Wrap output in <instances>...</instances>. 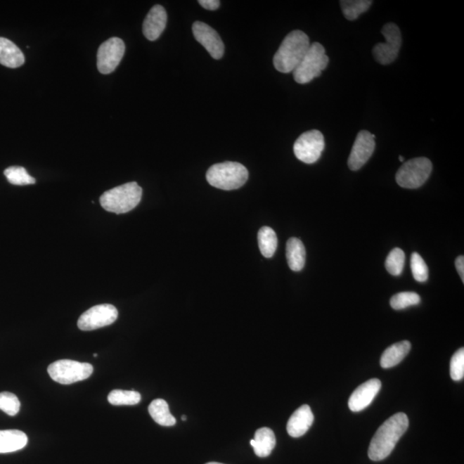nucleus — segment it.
Wrapping results in <instances>:
<instances>
[{"label":"nucleus","mask_w":464,"mask_h":464,"mask_svg":"<svg viewBox=\"0 0 464 464\" xmlns=\"http://www.w3.org/2000/svg\"><path fill=\"white\" fill-rule=\"evenodd\" d=\"M432 162L427 157H416L402 165L396 176L398 185L401 188L415 189L421 187L430 176Z\"/></svg>","instance_id":"423d86ee"},{"label":"nucleus","mask_w":464,"mask_h":464,"mask_svg":"<svg viewBox=\"0 0 464 464\" xmlns=\"http://www.w3.org/2000/svg\"><path fill=\"white\" fill-rule=\"evenodd\" d=\"M411 350V343L408 340L394 343V345L387 348L382 354L380 365L382 368L389 369L396 366L405 359Z\"/></svg>","instance_id":"6ab92c4d"},{"label":"nucleus","mask_w":464,"mask_h":464,"mask_svg":"<svg viewBox=\"0 0 464 464\" xmlns=\"http://www.w3.org/2000/svg\"><path fill=\"white\" fill-rule=\"evenodd\" d=\"M206 464H223V463L212 462V463H206Z\"/></svg>","instance_id":"c9c22d12"},{"label":"nucleus","mask_w":464,"mask_h":464,"mask_svg":"<svg viewBox=\"0 0 464 464\" xmlns=\"http://www.w3.org/2000/svg\"><path fill=\"white\" fill-rule=\"evenodd\" d=\"M20 401L15 394L11 392L0 393V409L8 415L15 416L20 410Z\"/></svg>","instance_id":"c85d7f7f"},{"label":"nucleus","mask_w":464,"mask_h":464,"mask_svg":"<svg viewBox=\"0 0 464 464\" xmlns=\"http://www.w3.org/2000/svg\"><path fill=\"white\" fill-rule=\"evenodd\" d=\"M311 46L307 34L293 30L285 37L273 57L274 67L282 73L292 72Z\"/></svg>","instance_id":"f03ea898"},{"label":"nucleus","mask_w":464,"mask_h":464,"mask_svg":"<svg viewBox=\"0 0 464 464\" xmlns=\"http://www.w3.org/2000/svg\"><path fill=\"white\" fill-rule=\"evenodd\" d=\"M199 4L205 9L209 11H215L220 6V1H218V0H200Z\"/></svg>","instance_id":"2f4dec72"},{"label":"nucleus","mask_w":464,"mask_h":464,"mask_svg":"<svg viewBox=\"0 0 464 464\" xmlns=\"http://www.w3.org/2000/svg\"><path fill=\"white\" fill-rule=\"evenodd\" d=\"M385 42H381L374 46L373 56L379 64L389 65L396 60L401 46L400 29L393 22L387 23L381 30Z\"/></svg>","instance_id":"6e6552de"},{"label":"nucleus","mask_w":464,"mask_h":464,"mask_svg":"<svg viewBox=\"0 0 464 464\" xmlns=\"http://www.w3.org/2000/svg\"><path fill=\"white\" fill-rule=\"evenodd\" d=\"M405 265V254L404 250L396 247L390 251L386 259L385 268L394 276H400L404 271Z\"/></svg>","instance_id":"bb28decb"},{"label":"nucleus","mask_w":464,"mask_h":464,"mask_svg":"<svg viewBox=\"0 0 464 464\" xmlns=\"http://www.w3.org/2000/svg\"><path fill=\"white\" fill-rule=\"evenodd\" d=\"M93 370L91 363L61 359L52 363L48 373L53 381L61 385H72L90 378Z\"/></svg>","instance_id":"0eeeda50"},{"label":"nucleus","mask_w":464,"mask_h":464,"mask_svg":"<svg viewBox=\"0 0 464 464\" xmlns=\"http://www.w3.org/2000/svg\"><path fill=\"white\" fill-rule=\"evenodd\" d=\"M142 188L131 181L103 193L100 204L103 209L116 214H127L136 207L142 198Z\"/></svg>","instance_id":"7ed1b4c3"},{"label":"nucleus","mask_w":464,"mask_h":464,"mask_svg":"<svg viewBox=\"0 0 464 464\" xmlns=\"http://www.w3.org/2000/svg\"><path fill=\"white\" fill-rule=\"evenodd\" d=\"M456 269L458 270L460 277L463 283H464V257L463 255H460L458 258L456 259L455 262Z\"/></svg>","instance_id":"473e14b6"},{"label":"nucleus","mask_w":464,"mask_h":464,"mask_svg":"<svg viewBox=\"0 0 464 464\" xmlns=\"http://www.w3.org/2000/svg\"><path fill=\"white\" fill-rule=\"evenodd\" d=\"M254 453L259 458H266L276 446V435L269 427L258 429L254 434V439L250 441Z\"/></svg>","instance_id":"a211bd4d"},{"label":"nucleus","mask_w":464,"mask_h":464,"mask_svg":"<svg viewBox=\"0 0 464 464\" xmlns=\"http://www.w3.org/2000/svg\"><path fill=\"white\" fill-rule=\"evenodd\" d=\"M118 311L114 305H96L85 311L77 321V327L83 331H91L108 326L117 319Z\"/></svg>","instance_id":"9d476101"},{"label":"nucleus","mask_w":464,"mask_h":464,"mask_svg":"<svg viewBox=\"0 0 464 464\" xmlns=\"http://www.w3.org/2000/svg\"><path fill=\"white\" fill-rule=\"evenodd\" d=\"M108 401L114 406H133L141 401V394L135 390L115 389L108 394Z\"/></svg>","instance_id":"393cba45"},{"label":"nucleus","mask_w":464,"mask_h":464,"mask_svg":"<svg viewBox=\"0 0 464 464\" xmlns=\"http://www.w3.org/2000/svg\"><path fill=\"white\" fill-rule=\"evenodd\" d=\"M399 160H400L401 162H404V157H402V156H399Z\"/></svg>","instance_id":"f704fd0d"},{"label":"nucleus","mask_w":464,"mask_h":464,"mask_svg":"<svg viewBox=\"0 0 464 464\" xmlns=\"http://www.w3.org/2000/svg\"><path fill=\"white\" fill-rule=\"evenodd\" d=\"M181 420H183V421L187 420V416H186V415L181 416Z\"/></svg>","instance_id":"72a5a7b5"},{"label":"nucleus","mask_w":464,"mask_h":464,"mask_svg":"<svg viewBox=\"0 0 464 464\" xmlns=\"http://www.w3.org/2000/svg\"><path fill=\"white\" fill-rule=\"evenodd\" d=\"M249 178L245 166L236 162H224L209 168L207 180L212 187L222 191H234L243 187Z\"/></svg>","instance_id":"20e7f679"},{"label":"nucleus","mask_w":464,"mask_h":464,"mask_svg":"<svg viewBox=\"0 0 464 464\" xmlns=\"http://www.w3.org/2000/svg\"><path fill=\"white\" fill-rule=\"evenodd\" d=\"M314 423V415L309 405L301 406L294 412L286 425L288 434L292 438H300L307 433Z\"/></svg>","instance_id":"dca6fc26"},{"label":"nucleus","mask_w":464,"mask_h":464,"mask_svg":"<svg viewBox=\"0 0 464 464\" xmlns=\"http://www.w3.org/2000/svg\"><path fill=\"white\" fill-rule=\"evenodd\" d=\"M125 49V44L121 38L112 37L104 41L98 52V71L103 75L113 72L121 63Z\"/></svg>","instance_id":"9b49d317"},{"label":"nucleus","mask_w":464,"mask_h":464,"mask_svg":"<svg viewBox=\"0 0 464 464\" xmlns=\"http://www.w3.org/2000/svg\"><path fill=\"white\" fill-rule=\"evenodd\" d=\"M25 63L21 49L7 38L0 37V64L9 68H18Z\"/></svg>","instance_id":"f3484780"},{"label":"nucleus","mask_w":464,"mask_h":464,"mask_svg":"<svg viewBox=\"0 0 464 464\" xmlns=\"http://www.w3.org/2000/svg\"><path fill=\"white\" fill-rule=\"evenodd\" d=\"M258 243L263 257H272L276 253L278 245L276 231L269 226L262 227L258 232Z\"/></svg>","instance_id":"5701e85b"},{"label":"nucleus","mask_w":464,"mask_h":464,"mask_svg":"<svg viewBox=\"0 0 464 464\" xmlns=\"http://www.w3.org/2000/svg\"><path fill=\"white\" fill-rule=\"evenodd\" d=\"M420 303V297L416 292H404L396 294L390 299V305L394 309L399 311L412 305Z\"/></svg>","instance_id":"cd10ccee"},{"label":"nucleus","mask_w":464,"mask_h":464,"mask_svg":"<svg viewBox=\"0 0 464 464\" xmlns=\"http://www.w3.org/2000/svg\"><path fill=\"white\" fill-rule=\"evenodd\" d=\"M192 30L196 41L207 49L210 56L215 60L221 59L224 53V45L217 31L202 22L193 23Z\"/></svg>","instance_id":"ddd939ff"},{"label":"nucleus","mask_w":464,"mask_h":464,"mask_svg":"<svg viewBox=\"0 0 464 464\" xmlns=\"http://www.w3.org/2000/svg\"><path fill=\"white\" fill-rule=\"evenodd\" d=\"M411 269L416 281L425 282L428 278V268L423 258L416 252L411 255Z\"/></svg>","instance_id":"c756f323"},{"label":"nucleus","mask_w":464,"mask_h":464,"mask_svg":"<svg viewBox=\"0 0 464 464\" xmlns=\"http://www.w3.org/2000/svg\"><path fill=\"white\" fill-rule=\"evenodd\" d=\"M28 443V437L18 430L0 431V454L22 450Z\"/></svg>","instance_id":"412c9836"},{"label":"nucleus","mask_w":464,"mask_h":464,"mask_svg":"<svg viewBox=\"0 0 464 464\" xmlns=\"http://www.w3.org/2000/svg\"><path fill=\"white\" fill-rule=\"evenodd\" d=\"M340 3L343 15H345L347 20L353 21L357 19L359 15L368 11L373 1L370 0H342Z\"/></svg>","instance_id":"b1692460"},{"label":"nucleus","mask_w":464,"mask_h":464,"mask_svg":"<svg viewBox=\"0 0 464 464\" xmlns=\"http://www.w3.org/2000/svg\"><path fill=\"white\" fill-rule=\"evenodd\" d=\"M286 259H288L289 268L294 272H299L304 269L307 251L304 243L296 238H290L286 243Z\"/></svg>","instance_id":"aec40b11"},{"label":"nucleus","mask_w":464,"mask_h":464,"mask_svg":"<svg viewBox=\"0 0 464 464\" xmlns=\"http://www.w3.org/2000/svg\"><path fill=\"white\" fill-rule=\"evenodd\" d=\"M324 147L323 134L318 130H311L300 135L294 144L293 150L297 160L311 165L318 161Z\"/></svg>","instance_id":"1a4fd4ad"},{"label":"nucleus","mask_w":464,"mask_h":464,"mask_svg":"<svg viewBox=\"0 0 464 464\" xmlns=\"http://www.w3.org/2000/svg\"><path fill=\"white\" fill-rule=\"evenodd\" d=\"M167 25V13L164 7L154 6L143 22V34L149 41H156Z\"/></svg>","instance_id":"2eb2a0df"},{"label":"nucleus","mask_w":464,"mask_h":464,"mask_svg":"<svg viewBox=\"0 0 464 464\" xmlns=\"http://www.w3.org/2000/svg\"><path fill=\"white\" fill-rule=\"evenodd\" d=\"M451 377L454 381L462 380L464 376V349L460 348L452 356L450 365Z\"/></svg>","instance_id":"7c9ffc66"},{"label":"nucleus","mask_w":464,"mask_h":464,"mask_svg":"<svg viewBox=\"0 0 464 464\" xmlns=\"http://www.w3.org/2000/svg\"><path fill=\"white\" fill-rule=\"evenodd\" d=\"M328 57L322 44L314 42L311 44L307 54L295 70L293 77L297 83L304 84L311 82L322 75L328 64Z\"/></svg>","instance_id":"39448f33"},{"label":"nucleus","mask_w":464,"mask_h":464,"mask_svg":"<svg viewBox=\"0 0 464 464\" xmlns=\"http://www.w3.org/2000/svg\"><path fill=\"white\" fill-rule=\"evenodd\" d=\"M148 410L155 423L162 427H172L176 423V418L170 413L169 405L165 400H154L150 404Z\"/></svg>","instance_id":"4be33fe9"},{"label":"nucleus","mask_w":464,"mask_h":464,"mask_svg":"<svg viewBox=\"0 0 464 464\" xmlns=\"http://www.w3.org/2000/svg\"><path fill=\"white\" fill-rule=\"evenodd\" d=\"M6 177L10 183L25 186L36 183V179L31 176L27 170L20 166H13L5 170Z\"/></svg>","instance_id":"a878e982"},{"label":"nucleus","mask_w":464,"mask_h":464,"mask_svg":"<svg viewBox=\"0 0 464 464\" xmlns=\"http://www.w3.org/2000/svg\"><path fill=\"white\" fill-rule=\"evenodd\" d=\"M408 416L404 413H397L389 418L370 441L368 456L373 461L378 462L388 458L401 436L408 427Z\"/></svg>","instance_id":"f257e3e1"},{"label":"nucleus","mask_w":464,"mask_h":464,"mask_svg":"<svg viewBox=\"0 0 464 464\" xmlns=\"http://www.w3.org/2000/svg\"><path fill=\"white\" fill-rule=\"evenodd\" d=\"M376 142L374 134L366 130L359 131L348 158L349 168L354 172L361 169L373 154Z\"/></svg>","instance_id":"f8f14e48"},{"label":"nucleus","mask_w":464,"mask_h":464,"mask_svg":"<svg viewBox=\"0 0 464 464\" xmlns=\"http://www.w3.org/2000/svg\"><path fill=\"white\" fill-rule=\"evenodd\" d=\"M381 381L378 378L370 379L356 389L348 401L351 411L361 412L368 407L381 389Z\"/></svg>","instance_id":"4468645a"}]
</instances>
